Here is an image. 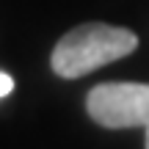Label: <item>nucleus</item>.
Masks as SVG:
<instances>
[{
  "label": "nucleus",
  "instance_id": "obj_2",
  "mask_svg": "<svg viewBox=\"0 0 149 149\" xmlns=\"http://www.w3.org/2000/svg\"><path fill=\"white\" fill-rule=\"evenodd\" d=\"M86 111L100 127L127 130L149 124V83H100L86 97Z\"/></svg>",
  "mask_w": 149,
  "mask_h": 149
},
{
  "label": "nucleus",
  "instance_id": "obj_1",
  "mask_svg": "<svg viewBox=\"0 0 149 149\" xmlns=\"http://www.w3.org/2000/svg\"><path fill=\"white\" fill-rule=\"evenodd\" d=\"M138 50V36L130 28L105 25V22H86L72 28L55 42L50 66L58 77L74 80L83 74L108 66L113 61Z\"/></svg>",
  "mask_w": 149,
  "mask_h": 149
},
{
  "label": "nucleus",
  "instance_id": "obj_3",
  "mask_svg": "<svg viewBox=\"0 0 149 149\" xmlns=\"http://www.w3.org/2000/svg\"><path fill=\"white\" fill-rule=\"evenodd\" d=\"M11 91H14V77L6 74V72H0V97L11 94Z\"/></svg>",
  "mask_w": 149,
  "mask_h": 149
},
{
  "label": "nucleus",
  "instance_id": "obj_4",
  "mask_svg": "<svg viewBox=\"0 0 149 149\" xmlns=\"http://www.w3.org/2000/svg\"><path fill=\"white\" fill-rule=\"evenodd\" d=\"M146 149H149V124H146Z\"/></svg>",
  "mask_w": 149,
  "mask_h": 149
}]
</instances>
